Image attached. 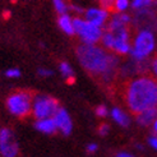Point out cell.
<instances>
[{"label": "cell", "instance_id": "10", "mask_svg": "<svg viewBox=\"0 0 157 157\" xmlns=\"http://www.w3.org/2000/svg\"><path fill=\"white\" fill-rule=\"evenodd\" d=\"M83 18L87 19L88 22L93 23L101 28H105L106 23L110 18V12L104 9V8H88L87 10H83Z\"/></svg>", "mask_w": 157, "mask_h": 157}, {"label": "cell", "instance_id": "14", "mask_svg": "<svg viewBox=\"0 0 157 157\" xmlns=\"http://www.w3.org/2000/svg\"><path fill=\"white\" fill-rule=\"evenodd\" d=\"M58 26L59 28L68 36H74V23H73V17L69 15L68 13H63L59 14V18H58Z\"/></svg>", "mask_w": 157, "mask_h": 157}, {"label": "cell", "instance_id": "4", "mask_svg": "<svg viewBox=\"0 0 157 157\" xmlns=\"http://www.w3.org/2000/svg\"><path fill=\"white\" fill-rule=\"evenodd\" d=\"M32 93L27 91H15L10 93L6 98V109L13 116L18 119H25L28 115H31L32 110Z\"/></svg>", "mask_w": 157, "mask_h": 157}, {"label": "cell", "instance_id": "1", "mask_svg": "<svg viewBox=\"0 0 157 157\" xmlns=\"http://www.w3.org/2000/svg\"><path fill=\"white\" fill-rule=\"evenodd\" d=\"M75 54L79 64L86 72L100 78L102 82L111 83L117 77L120 56L110 52L100 44L81 42L77 46Z\"/></svg>", "mask_w": 157, "mask_h": 157}, {"label": "cell", "instance_id": "29", "mask_svg": "<svg viewBox=\"0 0 157 157\" xmlns=\"http://www.w3.org/2000/svg\"><path fill=\"white\" fill-rule=\"evenodd\" d=\"M156 52H157V44H156Z\"/></svg>", "mask_w": 157, "mask_h": 157}, {"label": "cell", "instance_id": "25", "mask_svg": "<svg viewBox=\"0 0 157 157\" xmlns=\"http://www.w3.org/2000/svg\"><path fill=\"white\" fill-rule=\"evenodd\" d=\"M147 143H148V146H150L153 151L157 152V134H155V133H153V134L147 139Z\"/></svg>", "mask_w": 157, "mask_h": 157}, {"label": "cell", "instance_id": "11", "mask_svg": "<svg viewBox=\"0 0 157 157\" xmlns=\"http://www.w3.org/2000/svg\"><path fill=\"white\" fill-rule=\"evenodd\" d=\"M109 116L111 117V120L119 125L120 128H129L132 124V117H130V113L124 110L119 106H114L111 110L109 111Z\"/></svg>", "mask_w": 157, "mask_h": 157}, {"label": "cell", "instance_id": "24", "mask_svg": "<svg viewBox=\"0 0 157 157\" xmlns=\"http://www.w3.org/2000/svg\"><path fill=\"white\" fill-rule=\"evenodd\" d=\"M37 74L41 78H50L52 75V70L49 68H40L37 70Z\"/></svg>", "mask_w": 157, "mask_h": 157}, {"label": "cell", "instance_id": "21", "mask_svg": "<svg viewBox=\"0 0 157 157\" xmlns=\"http://www.w3.org/2000/svg\"><path fill=\"white\" fill-rule=\"evenodd\" d=\"M114 3H115V0H98L100 6L109 10V12L114 9Z\"/></svg>", "mask_w": 157, "mask_h": 157}, {"label": "cell", "instance_id": "8", "mask_svg": "<svg viewBox=\"0 0 157 157\" xmlns=\"http://www.w3.org/2000/svg\"><path fill=\"white\" fill-rule=\"evenodd\" d=\"M19 153V146L14 133L9 128L0 129V156L2 157H17Z\"/></svg>", "mask_w": 157, "mask_h": 157}, {"label": "cell", "instance_id": "2", "mask_svg": "<svg viewBox=\"0 0 157 157\" xmlns=\"http://www.w3.org/2000/svg\"><path fill=\"white\" fill-rule=\"evenodd\" d=\"M124 102L130 114L157 107V79L150 73L133 77L125 83Z\"/></svg>", "mask_w": 157, "mask_h": 157}, {"label": "cell", "instance_id": "22", "mask_svg": "<svg viewBox=\"0 0 157 157\" xmlns=\"http://www.w3.org/2000/svg\"><path fill=\"white\" fill-rule=\"evenodd\" d=\"M97 133L101 136V137H106L109 136V133H110V125L107 123H102V124H100V127L97 129Z\"/></svg>", "mask_w": 157, "mask_h": 157}, {"label": "cell", "instance_id": "15", "mask_svg": "<svg viewBox=\"0 0 157 157\" xmlns=\"http://www.w3.org/2000/svg\"><path fill=\"white\" fill-rule=\"evenodd\" d=\"M59 70H60V74L63 75V78H64L68 83H73L75 81L74 70L68 61H61L59 64Z\"/></svg>", "mask_w": 157, "mask_h": 157}, {"label": "cell", "instance_id": "26", "mask_svg": "<svg viewBox=\"0 0 157 157\" xmlns=\"http://www.w3.org/2000/svg\"><path fill=\"white\" fill-rule=\"evenodd\" d=\"M97 150H98V146L96 144V143H90L87 147H86V151H87L88 153H96L97 152Z\"/></svg>", "mask_w": 157, "mask_h": 157}, {"label": "cell", "instance_id": "19", "mask_svg": "<svg viewBox=\"0 0 157 157\" xmlns=\"http://www.w3.org/2000/svg\"><path fill=\"white\" fill-rule=\"evenodd\" d=\"M109 111L110 110L105 105H98L95 109V114H96L97 117H100V119H105V117H107L109 116Z\"/></svg>", "mask_w": 157, "mask_h": 157}, {"label": "cell", "instance_id": "23", "mask_svg": "<svg viewBox=\"0 0 157 157\" xmlns=\"http://www.w3.org/2000/svg\"><path fill=\"white\" fill-rule=\"evenodd\" d=\"M21 70L18 68H10V69H8L6 72H5V75L8 78H13V79H15V78H19L21 77Z\"/></svg>", "mask_w": 157, "mask_h": 157}, {"label": "cell", "instance_id": "5", "mask_svg": "<svg viewBox=\"0 0 157 157\" xmlns=\"http://www.w3.org/2000/svg\"><path fill=\"white\" fill-rule=\"evenodd\" d=\"M73 23H74L75 36L79 37L81 42H83V44H100L104 28L93 25V23L88 22L83 17H79V15H77V17L73 18Z\"/></svg>", "mask_w": 157, "mask_h": 157}, {"label": "cell", "instance_id": "7", "mask_svg": "<svg viewBox=\"0 0 157 157\" xmlns=\"http://www.w3.org/2000/svg\"><path fill=\"white\" fill-rule=\"evenodd\" d=\"M148 69H150V60H136L130 58L123 64L120 63L119 69H117V77L130 79L133 77L148 73Z\"/></svg>", "mask_w": 157, "mask_h": 157}, {"label": "cell", "instance_id": "6", "mask_svg": "<svg viewBox=\"0 0 157 157\" xmlns=\"http://www.w3.org/2000/svg\"><path fill=\"white\" fill-rule=\"evenodd\" d=\"M60 107L58 100L49 95H36L32 101V110L31 115L35 119H42V117H50L55 114V111Z\"/></svg>", "mask_w": 157, "mask_h": 157}, {"label": "cell", "instance_id": "18", "mask_svg": "<svg viewBox=\"0 0 157 157\" xmlns=\"http://www.w3.org/2000/svg\"><path fill=\"white\" fill-rule=\"evenodd\" d=\"M52 2V5L55 8V10H56L58 14H63V13H68L69 10V6L67 5V3L64 0H51Z\"/></svg>", "mask_w": 157, "mask_h": 157}, {"label": "cell", "instance_id": "17", "mask_svg": "<svg viewBox=\"0 0 157 157\" xmlns=\"http://www.w3.org/2000/svg\"><path fill=\"white\" fill-rule=\"evenodd\" d=\"M129 6H130V0H115L113 10L123 13V12H127L129 9Z\"/></svg>", "mask_w": 157, "mask_h": 157}, {"label": "cell", "instance_id": "20", "mask_svg": "<svg viewBox=\"0 0 157 157\" xmlns=\"http://www.w3.org/2000/svg\"><path fill=\"white\" fill-rule=\"evenodd\" d=\"M148 73L157 79V55L156 56H152L150 60V69H148Z\"/></svg>", "mask_w": 157, "mask_h": 157}, {"label": "cell", "instance_id": "16", "mask_svg": "<svg viewBox=\"0 0 157 157\" xmlns=\"http://www.w3.org/2000/svg\"><path fill=\"white\" fill-rule=\"evenodd\" d=\"M156 5V0H132L130 6L134 10L143 9V8H153Z\"/></svg>", "mask_w": 157, "mask_h": 157}, {"label": "cell", "instance_id": "27", "mask_svg": "<svg viewBox=\"0 0 157 157\" xmlns=\"http://www.w3.org/2000/svg\"><path fill=\"white\" fill-rule=\"evenodd\" d=\"M115 157H134V155L128 152V151H120L115 155Z\"/></svg>", "mask_w": 157, "mask_h": 157}, {"label": "cell", "instance_id": "28", "mask_svg": "<svg viewBox=\"0 0 157 157\" xmlns=\"http://www.w3.org/2000/svg\"><path fill=\"white\" fill-rule=\"evenodd\" d=\"M150 128L152 129V132L155 133V134H157V117L153 120V123L151 124V127H150Z\"/></svg>", "mask_w": 157, "mask_h": 157}, {"label": "cell", "instance_id": "13", "mask_svg": "<svg viewBox=\"0 0 157 157\" xmlns=\"http://www.w3.org/2000/svg\"><path fill=\"white\" fill-rule=\"evenodd\" d=\"M35 128L46 136H52L55 133H58L56 125H55L54 117H42V119H35Z\"/></svg>", "mask_w": 157, "mask_h": 157}, {"label": "cell", "instance_id": "9", "mask_svg": "<svg viewBox=\"0 0 157 157\" xmlns=\"http://www.w3.org/2000/svg\"><path fill=\"white\" fill-rule=\"evenodd\" d=\"M54 117V121H55V125H56V129L59 133H61L63 136H70L73 132V120H72V116L67 111L64 107H59L55 114L52 115Z\"/></svg>", "mask_w": 157, "mask_h": 157}, {"label": "cell", "instance_id": "12", "mask_svg": "<svg viewBox=\"0 0 157 157\" xmlns=\"http://www.w3.org/2000/svg\"><path fill=\"white\" fill-rule=\"evenodd\" d=\"M157 117V107H150L136 114V123L142 128H150Z\"/></svg>", "mask_w": 157, "mask_h": 157}, {"label": "cell", "instance_id": "3", "mask_svg": "<svg viewBox=\"0 0 157 157\" xmlns=\"http://www.w3.org/2000/svg\"><path fill=\"white\" fill-rule=\"evenodd\" d=\"M157 38L152 29H138L132 38L129 56L136 60H151L156 52Z\"/></svg>", "mask_w": 157, "mask_h": 157}]
</instances>
